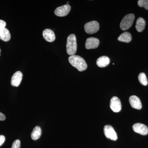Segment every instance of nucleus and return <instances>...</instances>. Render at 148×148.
Wrapping results in <instances>:
<instances>
[{
	"instance_id": "obj_19",
	"label": "nucleus",
	"mask_w": 148,
	"mask_h": 148,
	"mask_svg": "<svg viewBox=\"0 0 148 148\" xmlns=\"http://www.w3.org/2000/svg\"><path fill=\"white\" fill-rule=\"evenodd\" d=\"M138 5L148 10V0H139L138 1Z\"/></svg>"
},
{
	"instance_id": "obj_17",
	"label": "nucleus",
	"mask_w": 148,
	"mask_h": 148,
	"mask_svg": "<svg viewBox=\"0 0 148 148\" xmlns=\"http://www.w3.org/2000/svg\"><path fill=\"white\" fill-rule=\"evenodd\" d=\"M42 134V130L39 126H36L33 130V132L31 134V137L32 140H36L39 139Z\"/></svg>"
},
{
	"instance_id": "obj_12",
	"label": "nucleus",
	"mask_w": 148,
	"mask_h": 148,
	"mask_svg": "<svg viewBox=\"0 0 148 148\" xmlns=\"http://www.w3.org/2000/svg\"><path fill=\"white\" fill-rule=\"evenodd\" d=\"M43 36L47 41L52 42L55 40L56 36L54 32L50 29H46L43 32Z\"/></svg>"
},
{
	"instance_id": "obj_8",
	"label": "nucleus",
	"mask_w": 148,
	"mask_h": 148,
	"mask_svg": "<svg viewBox=\"0 0 148 148\" xmlns=\"http://www.w3.org/2000/svg\"><path fill=\"white\" fill-rule=\"evenodd\" d=\"M132 129L135 132L140 135H145L148 134L147 126L143 123H135L132 126Z\"/></svg>"
},
{
	"instance_id": "obj_4",
	"label": "nucleus",
	"mask_w": 148,
	"mask_h": 148,
	"mask_svg": "<svg viewBox=\"0 0 148 148\" xmlns=\"http://www.w3.org/2000/svg\"><path fill=\"white\" fill-rule=\"evenodd\" d=\"M99 23L97 21H92L86 23L84 25V30L87 34H95L99 31Z\"/></svg>"
},
{
	"instance_id": "obj_22",
	"label": "nucleus",
	"mask_w": 148,
	"mask_h": 148,
	"mask_svg": "<svg viewBox=\"0 0 148 148\" xmlns=\"http://www.w3.org/2000/svg\"><path fill=\"white\" fill-rule=\"evenodd\" d=\"M5 138L4 135H0V147L3 144L5 141Z\"/></svg>"
},
{
	"instance_id": "obj_18",
	"label": "nucleus",
	"mask_w": 148,
	"mask_h": 148,
	"mask_svg": "<svg viewBox=\"0 0 148 148\" xmlns=\"http://www.w3.org/2000/svg\"><path fill=\"white\" fill-rule=\"evenodd\" d=\"M138 80L141 84L144 86H147L148 82L145 74L144 73H140L138 76Z\"/></svg>"
},
{
	"instance_id": "obj_10",
	"label": "nucleus",
	"mask_w": 148,
	"mask_h": 148,
	"mask_svg": "<svg viewBox=\"0 0 148 148\" xmlns=\"http://www.w3.org/2000/svg\"><path fill=\"white\" fill-rule=\"evenodd\" d=\"M23 77V74L21 72L17 71L15 72L12 77L11 84L13 86L18 87L19 86Z\"/></svg>"
},
{
	"instance_id": "obj_3",
	"label": "nucleus",
	"mask_w": 148,
	"mask_h": 148,
	"mask_svg": "<svg viewBox=\"0 0 148 148\" xmlns=\"http://www.w3.org/2000/svg\"><path fill=\"white\" fill-rule=\"evenodd\" d=\"M135 15L133 14H129L125 15L121 20L120 23V28L123 31H125L132 27Z\"/></svg>"
},
{
	"instance_id": "obj_21",
	"label": "nucleus",
	"mask_w": 148,
	"mask_h": 148,
	"mask_svg": "<svg viewBox=\"0 0 148 148\" xmlns=\"http://www.w3.org/2000/svg\"><path fill=\"white\" fill-rule=\"evenodd\" d=\"M6 23L4 21L0 19V30L5 28Z\"/></svg>"
},
{
	"instance_id": "obj_2",
	"label": "nucleus",
	"mask_w": 148,
	"mask_h": 148,
	"mask_svg": "<svg viewBox=\"0 0 148 148\" xmlns=\"http://www.w3.org/2000/svg\"><path fill=\"white\" fill-rule=\"evenodd\" d=\"M77 44L76 36L73 34L69 35L66 44V50L69 55L73 56L76 53Z\"/></svg>"
},
{
	"instance_id": "obj_5",
	"label": "nucleus",
	"mask_w": 148,
	"mask_h": 148,
	"mask_svg": "<svg viewBox=\"0 0 148 148\" xmlns=\"http://www.w3.org/2000/svg\"><path fill=\"white\" fill-rule=\"evenodd\" d=\"M104 132L106 138L110 140L116 141L118 138L117 135L112 126L106 125L104 128Z\"/></svg>"
},
{
	"instance_id": "obj_24",
	"label": "nucleus",
	"mask_w": 148,
	"mask_h": 148,
	"mask_svg": "<svg viewBox=\"0 0 148 148\" xmlns=\"http://www.w3.org/2000/svg\"><path fill=\"white\" fill-rule=\"evenodd\" d=\"M1 49H0V56H1Z\"/></svg>"
},
{
	"instance_id": "obj_15",
	"label": "nucleus",
	"mask_w": 148,
	"mask_h": 148,
	"mask_svg": "<svg viewBox=\"0 0 148 148\" xmlns=\"http://www.w3.org/2000/svg\"><path fill=\"white\" fill-rule=\"evenodd\" d=\"M118 40L122 42L129 43L132 40V36L129 32H124L118 37Z\"/></svg>"
},
{
	"instance_id": "obj_20",
	"label": "nucleus",
	"mask_w": 148,
	"mask_h": 148,
	"mask_svg": "<svg viewBox=\"0 0 148 148\" xmlns=\"http://www.w3.org/2000/svg\"><path fill=\"white\" fill-rule=\"evenodd\" d=\"M21 142L19 140H15L12 144L11 148H20Z\"/></svg>"
},
{
	"instance_id": "obj_14",
	"label": "nucleus",
	"mask_w": 148,
	"mask_h": 148,
	"mask_svg": "<svg viewBox=\"0 0 148 148\" xmlns=\"http://www.w3.org/2000/svg\"><path fill=\"white\" fill-rule=\"evenodd\" d=\"M11 35L6 28L0 30V39L4 42H8L10 40Z\"/></svg>"
},
{
	"instance_id": "obj_9",
	"label": "nucleus",
	"mask_w": 148,
	"mask_h": 148,
	"mask_svg": "<svg viewBox=\"0 0 148 148\" xmlns=\"http://www.w3.org/2000/svg\"><path fill=\"white\" fill-rule=\"evenodd\" d=\"M100 41L96 38L90 37L88 38L86 42L85 47L88 49H93L98 47Z\"/></svg>"
},
{
	"instance_id": "obj_6",
	"label": "nucleus",
	"mask_w": 148,
	"mask_h": 148,
	"mask_svg": "<svg viewBox=\"0 0 148 148\" xmlns=\"http://www.w3.org/2000/svg\"><path fill=\"white\" fill-rule=\"evenodd\" d=\"M71 10V6L66 4L57 8L54 11V13L57 16H66L69 14Z\"/></svg>"
},
{
	"instance_id": "obj_11",
	"label": "nucleus",
	"mask_w": 148,
	"mask_h": 148,
	"mask_svg": "<svg viewBox=\"0 0 148 148\" xmlns=\"http://www.w3.org/2000/svg\"><path fill=\"white\" fill-rule=\"evenodd\" d=\"M129 102L133 108L140 110L142 108V104L140 98L136 95H132L129 98Z\"/></svg>"
},
{
	"instance_id": "obj_23",
	"label": "nucleus",
	"mask_w": 148,
	"mask_h": 148,
	"mask_svg": "<svg viewBox=\"0 0 148 148\" xmlns=\"http://www.w3.org/2000/svg\"><path fill=\"white\" fill-rule=\"evenodd\" d=\"M6 119L5 115L0 112V121H4Z\"/></svg>"
},
{
	"instance_id": "obj_7",
	"label": "nucleus",
	"mask_w": 148,
	"mask_h": 148,
	"mask_svg": "<svg viewBox=\"0 0 148 148\" xmlns=\"http://www.w3.org/2000/svg\"><path fill=\"white\" fill-rule=\"evenodd\" d=\"M110 107L111 110L114 112H119L121 110V103L119 98L116 96L111 98Z\"/></svg>"
},
{
	"instance_id": "obj_1",
	"label": "nucleus",
	"mask_w": 148,
	"mask_h": 148,
	"mask_svg": "<svg viewBox=\"0 0 148 148\" xmlns=\"http://www.w3.org/2000/svg\"><path fill=\"white\" fill-rule=\"evenodd\" d=\"M69 60L70 64L79 71H83L87 69V65L86 62L83 58L79 56H71L69 57Z\"/></svg>"
},
{
	"instance_id": "obj_16",
	"label": "nucleus",
	"mask_w": 148,
	"mask_h": 148,
	"mask_svg": "<svg viewBox=\"0 0 148 148\" xmlns=\"http://www.w3.org/2000/svg\"><path fill=\"white\" fill-rule=\"evenodd\" d=\"M145 25L146 21L145 19L142 17H140L136 21L135 28L138 32H143V30L145 29Z\"/></svg>"
},
{
	"instance_id": "obj_13",
	"label": "nucleus",
	"mask_w": 148,
	"mask_h": 148,
	"mask_svg": "<svg viewBox=\"0 0 148 148\" xmlns=\"http://www.w3.org/2000/svg\"><path fill=\"white\" fill-rule=\"evenodd\" d=\"M110 63V58L107 56H101L97 59L96 64L100 68H104L108 66Z\"/></svg>"
}]
</instances>
